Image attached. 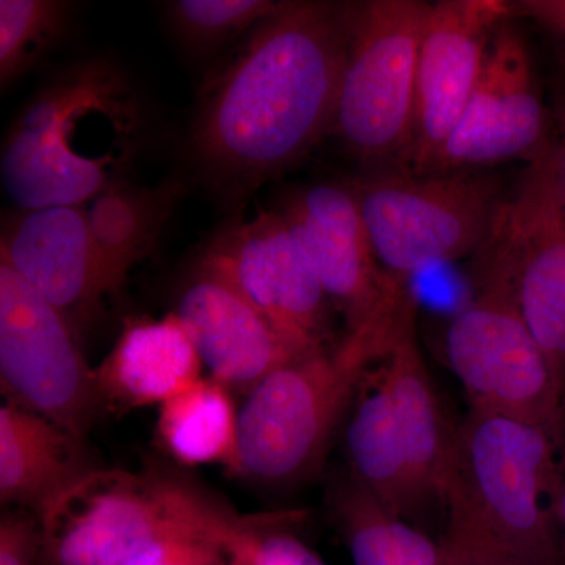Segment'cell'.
<instances>
[{"label":"cell","mask_w":565,"mask_h":565,"mask_svg":"<svg viewBox=\"0 0 565 565\" xmlns=\"http://www.w3.org/2000/svg\"><path fill=\"white\" fill-rule=\"evenodd\" d=\"M95 371L103 412L161 405L203 377V362L178 316L129 322Z\"/></svg>","instance_id":"obj_18"},{"label":"cell","mask_w":565,"mask_h":565,"mask_svg":"<svg viewBox=\"0 0 565 565\" xmlns=\"http://www.w3.org/2000/svg\"><path fill=\"white\" fill-rule=\"evenodd\" d=\"M174 315L210 377L244 396L282 364L305 355L243 294L199 266L182 285Z\"/></svg>","instance_id":"obj_16"},{"label":"cell","mask_w":565,"mask_h":565,"mask_svg":"<svg viewBox=\"0 0 565 565\" xmlns=\"http://www.w3.org/2000/svg\"><path fill=\"white\" fill-rule=\"evenodd\" d=\"M0 385L9 403L79 437L103 412L79 333L2 259Z\"/></svg>","instance_id":"obj_9"},{"label":"cell","mask_w":565,"mask_h":565,"mask_svg":"<svg viewBox=\"0 0 565 565\" xmlns=\"http://www.w3.org/2000/svg\"><path fill=\"white\" fill-rule=\"evenodd\" d=\"M348 184L375 258L401 285L434 264L481 250L508 196L501 178L486 170H374Z\"/></svg>","instance_id":"obj_5"},{"label":"cell","mask_w":565,"mask_h":565,"mask_svg":"<svg viewBox=\"0 0 565 565\" xmlns=\"http://www.w3.org/2000/svg\"><path fill=\"white\" fill-rule=\"evenodd\" d=\"M292 230L348 332L396 307L408 294L382 269L348 181L305 185L282 200Z\"/></svg>","instance_id":"obj_14"},{"label":"cell","mask_w":565,"mask_h":565,"mask_svg":"<svg viewBox=\"0 0 565 565\" xmlns=\"http://www.w3.org/2000/svg\"><path fill=\"white\" fill-rule=\"evenodd\" d=\"M195 266L255 305L302 353L330 343V303L313 264L277 210L234 218L214 234Z\"/></svg>","instance_id":"obj_11"},{"label":"cell","mask_w":565,"mask_h":565,"mask_svg":"<svg viewBox=\"0 0 565 565\" xmlns=\"http://www.w3.org/2000/svg\"><path fill=\"white\" fill-rule=\"evenodd\" d=\"M533 57L511 20L494 33L481 79L437 163L438 172L482 170L505 162L537 161L553 145Z\"/></svg>","instance_id":"obj_12"},{"label":"cell","mask_w":565,"mask_h":565,"mask_svg":"<svg viewBox=\"0 0 565 565\" xmlns=\"http://www.w3.org/2000/svg\"><path fill=\"white\" fill-rule=\"evenodd\" d=\"M416 310L418 305L411 292L379 366L408 462L424 498L433 505L445 503L455 434L449 433L433 377L424 362L416 337Z\"/></svg>","instance_id":"obj_17"},{"label":"cell","mask_w":565,"mask_h":565,"mask_svg":"<svg viewBox=\"0 0 565 565\" xmlns=\"http://www.w3.org/2000/svg\"><path fill=\"white\" fill-rule=\"evenodd\" d=\"M478 291L449 322L445 352L471 408L537 424L563 440L565 396L503 275L476 267Z\"/></svg>","instance_id":"obj_7"},{"label":"cell","mask_w":565,"mask_h":565,"mask_svg":"<svg viewBox=\"0 0 565 565\" xmlns=\"http://www.w3.org/2000/svg\"><path fill=\"white\" fill-rule=\"evenodd\" d=\"M120 66L87 61L61 71L32 96L7 132L3 191L20 211L84 206L126 182L145 114Z\"/></svg>","instance_id":"obj_2"},{"label":"cell","mask_w":565,"mask_h":565,"mask_svg":"<svg viewBox=\"0 0 565 565\" xmlns=\"http://www.w3.org/2000/svg\"><path fill=\"white\" fill-rule=\"evenodd\" d=\"M232 393L202 377L159 405L156 433L167 455L185 467L218 463L232 471L239 445V408Z\"/></svg>","instance_id":"obj_23"},{"label":"cell","mask_w":565,"mask_h":565,"mask_svg":"<svg viewBox=\"0 0 565 565\" xmlns=\"http://www.w3.org/2000/svg\"><path fill=\"white\" fill-rule=\"evenodd\" d=\"M430 7L422 0L348 3V58L330 136L364 172L405 169L414 137L419 44Z\"/></svg>","instance_id":"obj_6"},{"label":"cell","mask_w":565,"mask_h":565,"mask_svg":"<svg viewBox=\"0 0 565 565\" xmlns=\"http://www.w3.org/2000/svg\"><path fill=\"white\" fill-rule=\"evenodd\" d=\"M445 565H526L519 561L498 556H446Z\"/></svg>","instance_id":"obj_31"},{"label":"cell","mask_w":565,"mask_h":565,"mask_svg":"<svg viewBox=\"0 0 565 565\" xmlns=\"http://www.w3.org/2000/svg\"><path fill=\"white\" fill-rule=\"evenodd\" d=\"M327 501L353 565H445L444 546L386 509L351 473L334 479Z\"/></svg>","instance_id":"obj_22"},{"label":"cell","mask_w":565,"mask_h":565,"mask_svg":"<svg viewBox=\"0 0 565 565\" xmlns=\"http://www.w3.org/2000/svg\"><path fill=\"white\" fill-rule=\"evenodd\" d=\"M559 445L537 424L471 408L455 434L445 555L565 565L555 516Z\"/></svg>","instance_id":"obj_3"},{"label":"cell","mask_w":565,"mask_h":565,"mask_svg":"<svg viewBox=\"0 0 565 565\" xmlns=\"http://www.w3.org/2000/svg\"><path fill=\"white\" fill-rule=\"evenodd\" d=\"M505 0H440L430 7L416 68L414 137L405 169L434 173L481 79Z\"/></svg>","instance_id":"obj_13"},{"label":"cell","mask_w":565,"mask_h":565,"mask_svg":"<svg viewBox=\"0 0 565 565\" xmlns=\"http://www.w3.org/2000/svg\"><path fill=\"white\" fill-rule=\"evenodd\" d=\"M41 565H121L141 550L192 530L167 470L98 468L40 516Z\"/></svg>","instance_id":"obj_10"},{"label":"cell","mask_w":565,"mask_h":565,"mask_svg":"<svg viewBox=\"0 0 565 565\" xmlns=\"http://www.w3.org/2000/svg\"><path fill=\"white\" fill-rule=\"evenodd\" d=\"M182 512L214 544L228 565H327L289 526L302 512L241 515L217 497L180 473H173Z\"/></svg>","instance_id":"obj_21"},{"label":"cell","mask_w":565,"mask_h":565,"mask_svg":"<svg viewBox=\"0 0 565 565\" xmlns=\"http://www.w3.org/2000/svg\"><path fill=\"white\" fill-rule=\"evenodd\" d=\"M217 548L195 526L141 550L121 565H211Z\"/></svg>","instance_id":"obj_28"},{"label":"cell","mask_w":565,"mask_h":565,"mask_svg":"<svg viewBox=\"0 0 565 565\" xmlns=\"http://www.w3.org/2000/svg\"><path fill=\"white\" fill-rule=\"evenodd\" d=\"M407 296L337 343L282 364L245 394L230 473L262 487L315 475L364 379L384 359Z\"/></svg>","instance_id":"obj_4"},{"label":"cell","mask_w":565,"mask_h":565,"mask_svg":"<svg viewBox=\"0 0 565 565\" xmlns=\"http://www.w3.org/2000/svg\"><path fill=\"white\" fill-rule=\"evenodd\" d=\"M349 50L348 3L281 2L206 85L193 159L226 195L247 196L330 136Z\"/></svg>","instance_id":"obj_1"},{"label":"cell","mask_w":565,"mask_h":565,"mask_svg":"<svg viewBox=\"0 0 565 565\" xmlns=\"http://www.w3.org/2000/svg\"><path fill=\"white\" fill-rule=\"evenodd\" d=\"M98 468L84 437L9 401L0 407L2 505L41 516L52 501Z\"/></svg>","instance_id":"obj_19"},{"label":"cell","mask_w":565,"mask_h":565,"mask_svg":"<svg viewBox=\"0 0 565 565\" xmlns=\"http://www.w3.org/2000/svg\"><path fill=\"white\" fill-rule=\"evenodd\" d=\"M379 363L364 379L349 411V473L386 509L412 522L430 505L408 462Z\"/></svg>","instance_id":"obj_20"},{"label":"cell","mask_w":565,"mask_h":565,"mask_svg":"<svg viewBox=\"0 0 565 565\" xmlns=\"http://www.w3.org/2000/svg\"><path fill=\"white\" fill-rule=\"evenodd\" d=\"M555 516L557 530H559L561 542H563L565 556V473H561L555 494Z\"/></svg>","instance_id":"obj_32"},{"label":"cell","mask_w":565,"mask_h":565,"mask_svg":"<svg viewBox=\"0 0 565 565\" xmlns=\"http://www.w3.org/2000/svg\"><path fill=\"white\" fill-rule=\"evenodd\" d=\"M280 6L274 0H178L167 7V18L182 50L206 57L250 35Z\"/></svg>","instance_id":"obj_26"},{"label":"cell","mask_w":565,"mask_h":565,"mask_svg":"<svg viewBox=\"0 0 565 565\" xmlns=\"http://www.w3.org/2000/svg\"><path fill=\"white\" fill-rule=\"evenodd\" d=\"M44 535L39 515L6 512L0 520V565H36L43 555Z\"/></svg>","instance_id":"obj_27"},{"label":"cell","mask_w":565,"mask_h":565,"mask_svg":"<svg viewBox=\"0 0 565 565\" xmlns=\"http://www.w3.org/2000/svg\"><path fill=\"white\" fill-rule=\"evenodd\" d=\"M509 6L512 20L526 18L553 40L565 70V0H516Z\"/></svg>","instance_id":"obj_29"},{"label":"cell","mask_w":565,"mask_h":565,"mask_svg":"<svg viewBox=\"0 0 565 565\" xmlns=\"http://www.w3.org/2000/svg\"><path fill=\"white\" fill-rule=\"evenodd\" d=\"M180 193L177 181L152 189L121 182L85 207L93 243L122 282L158 244Z\"/></svg>","instance_id":"obj_24"},{"label":"cell","mask_w":565,"mask_h":565,"mask_svg":"<svg viewBox=\"0 0 565 565\" xmlns=\"http://www.w3.org/2000/svg\"><path fill=\"white\" fill-rule=\"evenodd\" d=\"M73 6L62 0L0 2V84L2 90L35 68L68 29Z\"/></svg>","instance_id":"obj_25"},{"label":"cell","mask_w":565,"mask_h":565,"mask_svg":"<svg viewBox=\"0 0 565 565\" xmlns=\"http://www.w3.org/2000/svg\"><path fill=\"white\" fill-rule=\"evenodd\" d=\"M218 552V550H217ZM211 565H228L225 563V559H223V556L221 553H217V556H215V559L212 561Z\"/></svg>","instance_id":"obj_33"},{"label":"cell","mask_w":565,"mask_h":565,"mask_svg":"<svg viewBox=\"0 0 565 565\" xmlns=\"http://www.w3.org/2000/svg\"><path fill=\"white\" fill-rule=\"evenodd\" d=\"M553 150H555V161L557 178H559L561 189L565 200V82L561 84L556 93L555 107H553Z\"/></svg>","instance_id":"obj_30"},{"label":"cell","mask_w":565,"mask_h":565,"mask_svg":"<svg viewBox=\"0 0 565 565\" xmlns=\"http://www.w3.org/2000/svg\"><path fill=\"white\" fill-rule=\"evenodd\" d=\"M0 259L79 330L125 282L93 243L84 206L7 215Z\"/></svg>","instance_id":"obj_15"},{"label":"cell","mask_w":565,"mask_h":565,"mask_svg":"<svg viewBox=\"0 0 565 565\" xmlns=\"http://www.w3.org/2000/svg\"><path fill=\"white\" fill-rule=\"evenodd\" d=\"M475 256L508 281L565 396V200L553 145L527 163Z\"/></svg>","instance_id":"obj_8"}]
</instances>
